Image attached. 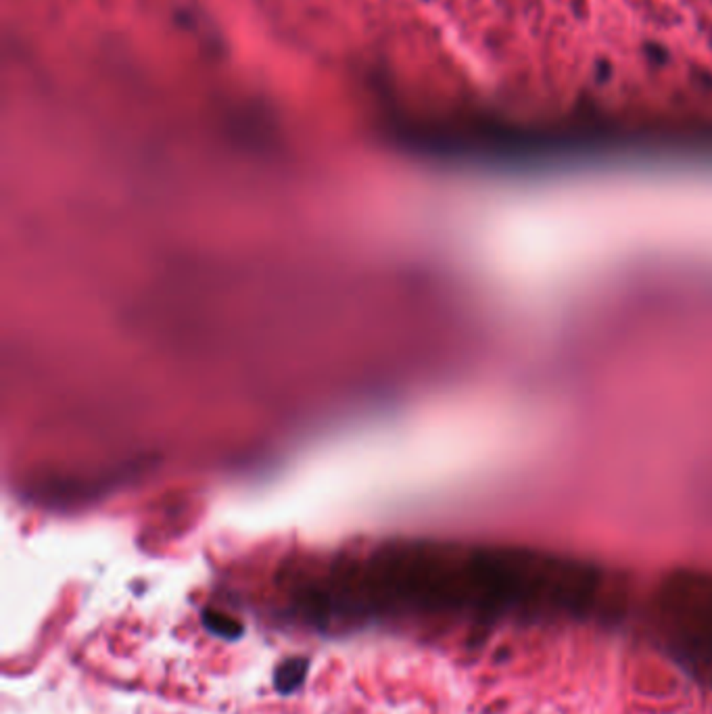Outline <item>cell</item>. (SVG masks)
<instances>
[{
  "label": "cell",
  "mask_w": 712,
  "mask_h": 714,
  "mask_svg": "<svg viewBox=\"0 0 712 714\" xmlns=\"http://www.w3.org/2000/svg\"><path fill=\"white\" fill-rule=\"evenodd\" d=\"M493 238L503 276L544 291L633 257H712V197L541 203L503 215Z\"/></svg>",
  "instance_id": "obj_1"
}]
</instances>
